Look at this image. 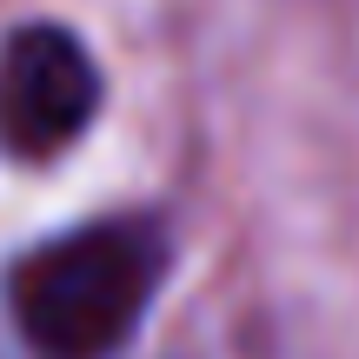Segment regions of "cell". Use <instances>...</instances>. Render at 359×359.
<instances>
[{
  "mask_svg": "<svg viewBox=\"0 0 359 359\" xmlns=\"http://www.w3.org/2000/svg\"><path fill=\"white\" fill-rule=\"evenodd\" d=\"M167 280V233L154 219H93L34 246L7 280L20 339L40 359H107L147 320Z\"/></svg>",
  "mask_w": 359,
  "mask_h": 359,
  "instance_id": "cell-1",
  "label": "cell"
},
{
  "mask_svg": "<svg viewBox=\"0 0 359 359\" xmlns=\"http://www.w3.org/2000/svg\"><path fill=\"white\" fill-rule=\"evenodd\" d=\"M100 114V67L80 34L27 20L0 47V147L20 160H53Z\"/></svg>",
  "mask_w": 359,
  "mask_h": 359,
  "instance_id": "cell-2",
  "label": "cell"
}]
</instances>
